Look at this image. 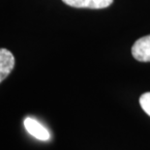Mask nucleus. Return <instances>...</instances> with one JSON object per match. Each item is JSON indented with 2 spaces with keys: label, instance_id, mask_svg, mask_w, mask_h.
I'll list each match as a JSON object with an SVG mask.
<instances>
[{
  "label": "nucleus",
  "instance_id": "1",
  "mask_svg": "<svg viewBox=\"0 0 150 150\" xmlns=\"http://www.w3.org/2000/svg\"><path fill=\"white\" fill-rule=\"evenodd\" d=\"M132 55L139 62H150V34L136 41L132 47Z\"/></svg>",
  "mask_w": 150,
  "mask_h": 150
},
{
  "label": "nucleus",
  "instance_id": "5",
  "mask_svg": "<svg viewBox=\"0 0 150 150\" xmlns=\"http://www.w3.org/2000/svg\"><path fill=\"white\" fill-rule=\"evenodd\" d=\"M139 105L146 114L150 116V92L143 93L139 98Z\"/></svg>",
  "mask_w": 150,
  "mask_h": 150
},
{
  "label": "nucleus",
  "instance_id": "4",
  "mask_svg": "<svg viewBox=\"0 0 150 150\" xmlns=\"http://www.w3.org/2000/svg\"><path fill=\"white\" fill-rule=\"evenodd\" d=\"M15 67V57L10 50L0 49V83L11 74Z\"/></svg>",
  "mask_w": 150,
  "mask_h": 150
},
{
  "label": "nucleus",
  "instance_id": "3",
  "mask_svg": "<svg viewBox=\"0 0 150 150\" xmlns=\"http://www.w3.org/2000/svg\"><path fill=\"white\" fill-rule=\"evenodd\" d=\"M68 6L82 9H105L113 3V0H62Z\"/></svg>",
  "mask_w": 150,
  "mask_h": 150
},
{
  "label": "nucleus",
  "instance_id": "2",
  "mask_svg": "<svg viewBox=\"0 0 150 150\" xmlns=\"http://www.w3.org/2000/svg\"><path fill=\"white\" fill-rule=\"evenodd\" d=\"M24 127L28 133L34 138L39 140H49L50 139V134L46 127H44L39 121L34 118L27 117L24 119Z\"/></svg>",
  "mask_w": 150,
  "mask_h": 150
}]
</instances>
